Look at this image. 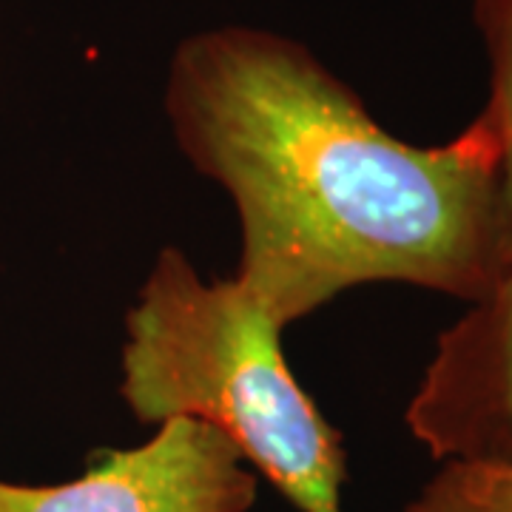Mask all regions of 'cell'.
I'll return each mask as SVG.
<instances>
[{
  "instance_id": "5",
  "label": "cell",
  "mask_w": 512,
  "mask_h": 512,
  "mask_svg": "<svg viewBox=\"0 0 512 512\" xmlns=\"http://www.w3.org/2000/svg\"><path fill=\"white\" fill-rule=\"evenodd\" d=\"M473 20L487 55V103L473 120L498 148L501 205L512 268V0H476Z\"/></svg>"
},
{
  "instance_id": "2",
  "label": "cell",
  "mask_w": 512,
  "mask_h": 512,
  "mask_svg": "<svg viewBox=\"0 0 512 512\" xmlns=\"http://www.w3.org/2000/svg\"><path fill=\"white\" fill-rule=\"evenodd\" d=\"M282 325L237 276L165 245L126 313L120 396L143 424L200 419L299 512H342L348 453L282 353Z\"/></svg>"
},
{
  "instance_id": "1",
  "label": "cell",
  "mask_w": 512,
  "mask_h": 512,
  "mask_svg": "<svg viewBox=\"0 0 512 512\" xmlns=\"http://www.w3.org/2000/svg\"><path fill=\"white\" fill-rule=\"evenodd\" d=\"M163 106L237 208L234 276L282 328L367 282L470 305L510 271L498 148L476 120L410 146L305 43L245 23L185 37Z\"/></svg>"
},
{
  "instance_id": "4",
  "label": "cell",
  "mask_w": 512,
  "mask_h": 512,
  "mask_svg": "<svg viewBox=\"0 0 512 512\" xmlns=\"http://www.w3.org/2000/svg\"><path fill=\"white\" fill-rule=\"evenodd\" d=\"M404 421L439 461H512V268L441 330Z\"/></svg>"
},
{
  "instance_id": "6",
  "label": "cell",
  "mask_w": 512,
  "mask_h": 512,
  "mask_svg": "<svg viewBox=\"0 0 512 512\" xmlns=\"http://www.w3.org/2000/svg\"><path fill=\"white\" fill-rule=\"evenodd\" d=\"M399 512H512V461L450 458Z\"/></svg>"
},
{
  "instance_id": "3",
  "label": "cell",
  "mask_w": 512,
  "mask_h": 512,
  "mask_svg": "<svg viewBox=\"0 0 512 512\" xmlns=\"http://www.w3.org/2000/svg\"><path fill=\"white\" fill-rule=\"evenodd\" d=\"M259 478L214 424L168 419L137 447L106 450L63 484L0 478V512H248Z\"/></svg>"
}]
</instances>
